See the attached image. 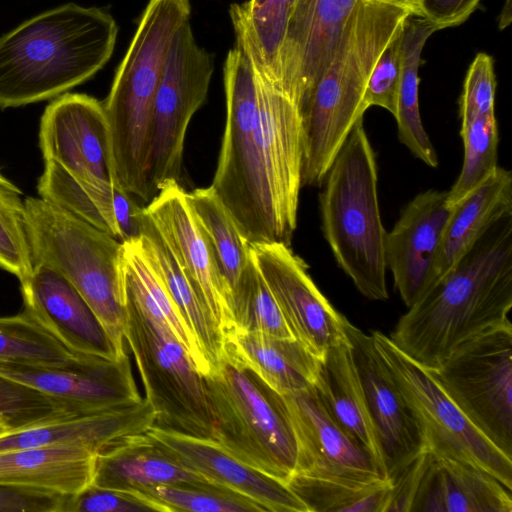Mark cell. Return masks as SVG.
I'll use <instances>...</instances> for the list:
<instances>
[{
  "label": "cell",
  "mask_w": 512,
  "mask_h": 512,
  "mask_svg": "<svg viewBox=\"0 0 512 512\" xmlns=\"http://www.w3.org/2000/svg\"><path fill=\"white\" fill-rule=\"evenodd\" d=\"M465 417L512 458V324L486 330L426 369Z\"/></svg>",
  "instance_id": "30bf717a"
},
{
  "label": "cell",
  "mask_w": 512,
  "mask_h": 512,
  "mask_svg": "<svg viewBox=\"0 0 512 512\" xmlns=\"http://www.w3.org/2000/svg\"><path fill=\"white\" fill-rule=\"evenodd\" d=\"M195 481L208 480L183 466L162 443L144 432L126 436L98 453L91 484L142 492L157 485Z\"/></svg>",
  "instance_id": "484cf974"
},
{
  "label": "cell",
  "mask_w": 512,
  "mask_h": 512,
  "mask_svg": "<svg viewBox=\"0 0 512 512\" xmlns=\"http://www.w3.org/2000/svg\"><path fill=\"white\" fill-rule=\"evenodd\" d=\"M22 191L0 171V267L19 280L33 270Z\"/></svg>",
  "instance_id": "ab89813d"
},
{
  "label": "cell",
  "mask_w": 512,
  "mask_h": 512,
  "mask_svg": "<svg viewBox=\"0 0 512 512\" xmlns=\"http://www.w3.org/2000/svg\"><path fill=\"white\" fill-rule=\"evenodd\" d=\"M188 197L232 292L251 259L250 244L211 186L196 188Z\"/></svg>",
  "instance_id": "836d02e7"
},
{
  "label": "cell",
  "mask_w": 512,
  "mask_h": 512,
  "mask_svg": "<svg viewBox=\"0 0 512 512\" xmlns=\"http://www.w3.org/2000/svg\"><path fill=\"white\" fill-rule=\"evenodd\" d=\"M138 240L178 316L214 369L224 355L223 333L202 305L170 246L144 210Z\"/></svg>",
  "instance_id": "f1b7e54d"
},
{
  "label": "cell",
  "mask_w": 512,
  "mask_h": 512,
  "mask_svg": "<svg viewBox=\"0 0 512 512\" xmlns=\"http://www.w3.org/2000/svg\"><path fill=\"white\" fill-rule=\"evenodd\" d=\"M512 212V173L497 167L452 206L434 267L435 284L498 219Z\"/></svg>",
  "instance_id": "f546056e"
},
{
  "label": "cell",
  "mask_w": 512,
  "mask_h": 512,
  "mask_svg": "<svg viewBox=\"0 0 512 512\" xmlns=\"http://www.w3.org/2000/svg\"><path fill=\"white\" fill-rule=\"evenodd\" d=\"M190 0H149L102 102L119 184L146 204L153 106L173 37L189 21Z\"/></svg>",
  "instance_id": "5b68a950"
},
{
  "label": "cell",
  "mask_w": 512,
  "mask_h": 512,
  "mask_svg": "<svg viewBox=\"0 0 512 512\" xmlns=\"http://www.w3.org/2000/svg\"><path fill=\"white\" fill-rule=\"evenodd\" d=\"M20 291L24 311L70 351L106 359L122 357L91 307L59 272L35 264L20 283Z\"/></svg>",
  "instance_id": "44dd1931"
},
{
  "label": "cell",
  "mask_w": 512,
  "mask_h": 512,
  "mask_svg": "<svg viewBox=\"0 0 512 512\" xmlns=\"http://www.w3.org/2000/svg\"><path fill=\"white\" fill-rule=\"evenodd\" d=\"M165 509L141 492L121 491L87 485L79 492L67 495L61 512H142Z\"/></svg>",
  "instance_id": "7bdbcfd3"
},
{
  "label": "cell",
  "mask_w": 512,
  "mask_h": 512,
  "mask_svg": "<svg viewBox=\"0 0 512 512\" xmlns=\"http://www.w3.org/2000/svg\"><path fill=\"white\" fill-rule=\"evenodd\" d=\"M390 3L408 10L411 14L421 16L422 0H376Z\"/></svg>",
  "instance_id": "7dc6e473"
},
{
  "label": "cell",
  "mask_w": 512,
  "mask_h": 512,
  "mask_svg": "<svg viewBox=\"0 0 512 512\" xmlns=\"http://www.w3.org/2000/svg\"><path fill=\"white\" fill-rule=\"evenodd\" d=\"M296 3L297 0H248L234 3L229 9L236 45L259 74L284 88L281 58Z\"/></svg>",
  "instance_id": "4dcf8cb0"
},
{
  "label": "cell",
  "mask_w": 512,
  "mask_h": 512,
  "mask_svg": "<svg viewBox=\"0 0 512 512\" xmlns=\"http://www.w3.org/2000/svg\"><path fill=\"white\" fill-rule=\"evenodd\" d=\"M25 208L32 264L64 276L96 314L118 355L126 354L122 242L40 197H26Z\"/></svg>",
  "instance_id": "52a82bcc"
},
{
  "label": "cell",
  "mask_w": 512,
  "mask_h": 512,
  "mask_svg": "<svg viewBox=\"0 0 512 512\" xmlns=\"http://www.w3.org/2000/svg\"><path fill=\"white\" fill-rule=\"evenodd\" d=\"M147 433L186 468L227 487L271 512H308L287 484L238 460L212 438H200L152 426Z\"/></svg>",
  "instance_id": "7402d4cb"
},
{
  "label": "cell",
  "mask_w": 512,
  "mask_h": 512,
  "mask_svg": "<svg viewBox=\"0 0 512 512\" xmlns=\"http://www.w3.org/2000/svg\"><path fill=\"white\" fill-rule=\"evenodd\" d=\"M76 354L65 347L24 310L0 317V362L59 366Z\"/></svg>",
  "instance_id": "8d00e7d4"
},
{
  "label": "cell",
  "mask_w": 512,
  "mask_h": 512,
  "mask_svg": "<svg viewBox=\"0 0 512 512\" xmlns=\"http://www.w3.org/2000/svg\"><path fill=\"white\" fill-rule=\"evenodd\" d=\"M405 22V21H404ZM404 23L397 29L376 61L368 78L362 99V108L379 106L394 117L401 76V41Z\"/></svg>",
  "instance_id": "b9f144b4"
},
{
  "label": "cell",
  "mask_w": 512,
  "mask_h": 512,
  "mask_svg": "<svg viewBox=\"0 0 512 512\" xmlns=\"http://www.w3.org/2000/svg\"><path fill=\"white\" fill-rule=\"evenodd\" d=\"M282 397L296 441L293 475L343 483L387 479L334 420L313 385Z\"/></svg>",
  "instance_id": "2e32d148"
},
{
  "label": "cell",
  "mask_w": 512,
  "mask_h": 512,
  "mask_svg": "<svg viewBox=\"0 0 512 512\" xmlns=\"http://www.w3.org/2000/svg\"><path fill=\"white\" fill-rule=\"evenodd\" d=\"M223 72L226 118L211 187L249 243L290 246L303 187L301 101L237 45Z\"/></svg>",
  "instance_id": "6da1fadb"
},
{
  "label": "cell",
  "mask_w": 512,
  "mask_h": 512,
  "mask_svg": "<svg viewBox=\"0 0 512 512\" xmlns=\"http://www.w3.org/2000/svg\"><path fill=\"white\" fill-rule=\"evenodd\" d=\"M358 0H297L281 58L283 84L301 104L327 68Z\"/></svg>",
  "instance_id": "603a6c76"
},
{
  "label": "cell",
  "mask_w": 512,
  "mask_h": 512,
  "mask_svg": "<svg viewBox=\"0 0 512 512\" xmlns=\"http://www.w3.org/2000/svg\"><path fill=\"white\" fill-rule=\"evenodd\" d=\"M249 244L251 257L295 339L318 359L330 347L348 341L346 317L321 293L308 265L290 246L279 242Z\"/></svg>",
  "instance_id": "5bb4252c"
},
{
  "label": "cell",
  "mask_w": 512,
  "mask_h": 512,
  "mask_svg": "<svg viewBox=\"0 0 512 512\" xmlns=\"http://www.w3.org/2000/svg\"><path fill=\"white\" fill-rule=\"evenodd\" d=\"M321 230L338 266L369 300H387L385 230L375 151L360 118L321 184Z\"/></svg>",
  "instance_id": "8992f818"
},
{
  "label": "cell",
  "mask_w": 512,
  "mask_h": 512,
  "mask_svg": "<svg viewBox=\"0 0 512 512\" xmlns=\"http://www.w3.org/2000/svg\"><path fill=\"white\" fill-rule=\"evenodd\" d=\"M496 78L492 58L478 53L464 81L459 101L461 122L476 116L495 114Z\"/></svg>",
  "instance_id": "ee69618b"
},
{
  "label": "cell",
  "mask_w": 512,
  "mask_h": 512,
  "mask_svg": "<svg viewBox=\"0 0 512 512\" xmlns=\"http://www.w3.org/2000/svg\"><path fill=\"white\" fill-rule=\"evenodd\" d=\"M388 372L422 430L426 449L475 466L512 490V458L457 408L430 373L379 331L370 334Z\"/></svg>",
  "instance_id": "8fae6325"
},
{
  "label": "cell",
  "mask_w": 512,
  "mask_h": 512,
  "mask_svg": "<svg viewBox=\"0 0 512 512\" xmlns=\"http://www.w3.org/2000/svg\"><path fill=\"white\" fill-rule=\"evenodd\" d=\"M39 147L44 162L54 161L83 181L120 185L103 104L90 95L66 92L46 106Z\"/></svg>",
  "instance_id": "9a60e30c"
},
{
  "label": "cell",
  "mask_w": 512,
  "mask_h": 512,
  "mask_svg": "<svg viewBox=\"0 0 512 512\" xmlns=\"http://www.w3.org/2000/svg\"><path fill=\"white\" fill-rule=\"evenodd\" d=\"M125 340L140 374L154 426L212 438L203 379L133 266L123 256Z\"/></svg>",
  "instance_id": "ba28073f"
},
{
  "label": "cell",
  "mask_w": 512,
  "mask_h": 512,
  "mask_svg": "<svg viewBox=\"0 0 512 512\" xmlns=\"http://www.w3.org/2000/svg\"><path fill=\"white\" fill-rule=\"evenodd\" d=\"M231 295L232 325L229 332L294 338L252 257Z\"/></svg>",
  "instance_id": "d590c367"
},
{
  "label": "cell",
  "mask_w": 512,
  "mask_h": 512,
  "mask_svg": "<svg viewBox=\"0 0 512 512\" xmlns=\"http://www.w3.org/2000/svg\"><path fill=\"white\" fill-rule=\"evenodd\" d=\"M437 29L426 18L409 14L401 41V76L395 119L398 139L411 153L429 167L438 166V157L420 117L419 76L421 53L427 39Z\"/></svg>",
  "instance_id": "1f68e13d"
},
{
  "label": "cell",
  "mask_w": 512,
  "mask_h": 512,
  "mask_svg": "<svg viewBox=\"0 0 512 512\" xmlns=\"http://www.w3.org/2000/svg\"><path fill=\"white\" fill-rule=\"evenodd\" d=\"M247 367L281 395L312 386L319 360L295 338L254 332L224 334V355Z\"/></svg>",
  "instance_id": "4316f807"
},
{
  "label": "cell",
  "mask_w": 512,
  "mask_h": 512,
  "mask_svg": "<svg viewBox=\"0 0 512 512\" xmlns=\"http://www.w3.org/2000/svg\"><path fill=\"white\" fill-rule=\"evenodd\" d=\"M74 414L86 413L0 375V422L9 431L29 428Z\"/></svg>",
  "instance_id": "60d3db41"
},
{
  "label": "cell",
  "mask_w": 512,
  "mask_h": 512,
  "mask_svg": "<svg viewBox=\"0 0 512 512\" xmlns=\"http://www.w3.org/2000/svg\"><path fill=\"white\" fill-rule=\"evenodd\" d=\"M452 206L447 191L417 194L386 233V266L409 308L433 285L434 267Z\"/></svg>",
  "instance_id": "ffe728a7"
},
{
  "label": "cell",
  "mask_w": 512,
  "mask_h": 512,
  "mask_svg": "<svg viewBox=\"0 0 512 512\" xmlns=\"http://www.w3.org/2000/svg\"><path fill=\"white\" fill-rule=\"evenodd\" d=\"M344 327L382 447L386 475L394 482L426 449L423 433L371 335L348 320Z\"/></svg>",
  "instance_id": "d6986e66"
},
{
  "label": "cell",
  "mask_w": 512,
  "mask_h": 512,
  "mask_svg": "<svg viewBox=\"0 0 512 512\" xmlns=\"http://www.w3.org/2000/svg\"><path fill=\"white\" fill-rule=\"evenodd\" d=\"M143 210L170 246L199 300L224 336L232 325L231 289L219 269L188 192L180 183L168 181Z\"/></svg>",
  "instance_id": "e0dca14e"
},
{
  "label": "cell",
  "mask_w": 512,
  "mask_h": 512,
  "mask_svg": "<svg viewBox=\"0 0 512 512\" xmlns=\"http://www.w3.org/2000/svg\"><path fill=\"white\" fill-rule=\"evenodd\" d=\"M121 188V185L83 181L54 161L44 162V169L37 183L40 198L110 234L120 242L115 207Z\"/></svg>",
  "instance_id": "d6a6232c"
},
{
  "label": "cell",
  "mask_w": 512,
  "mask_h": 512,
  "mask_svg": "<svg viewBox=\"0 0 512 512\" xmlns=\"http://www.w3.org/2000/svg\"><path fill=\"white\" fill-rule=\"evenodd\" d=\"M464 158L459 176L447 191L453 206L479 186L498 167L499 132L495 114L476 116L461 122Z\"/></svg>",
  "instance_id": "74e56055"
},
{
  "label": "cell",
  "mask_w": 512,
  "mask_h": 512,
  "mask_svg": "<svg viewBox=\"0 0 512 512\" xmlns=\"http://www.w3.org/2000/svg\"><path fill=\"white\" fill-rule=\"evenodd\" d=\"M213 74L211 55L200 47L189 21L175 33L156 91L148 168L151 198L168 181L181 184L189 123L204 103Z\"/></svg>",
  "instance_id": "7c38bea8"
},
{
  "label": "cell",
  "mask_w": 512,
  "mask_h": 512,
  "mask_svg": "<svg viewBox=\"0 0 512 512\" xmlns=\"http://www.w3.org/2000/svg\"><path fill=\"white\" fill-rule=\"evenodd\" d=\"M313 387L334 420L371 455L387 478L382 447L349 341L330 347L320 358Z\"/></svg>",
  "instance_id": "d4e9b609"
},
{
  "label": "cell",
  "mask_w": 512,
  "mask_h": 512,
  "mask_svg": "<svg viewBox=\"0 0 512 512\" xmlns=\"http://www.w3.org/2000/svg\"><path fill=\"white\" fill-rule=\"evenodd\" d=\"M152 405L141 401L121 408L74 414L0 435V453L59 444L85 445L97 453L126 436L147 432L155 424Z\"/></svg>",
  "instance_id": "cb8c5ba5"
},
{
  "label": "cell",
  "mask_w": 512,
  "mask_h": 512,
  "mask_svg": "<svg viewBox=\"0 0 512 512\" xmlns=\"http://www.w3.org/2000/svg\"><path fill=\"white\" fill-rule=\"evenodd\" d=\"M118 26L99 7L68 2L0 36V109L54 99L92 78L112 56Z\"/></svg>",
  "instance_id": "3957f363"
},
{
  "label": "cell",
  "mask_w": 512,
  "mask_h": 512,
  "mask_svg": "<svg viewBox=\"0 0 512 512\" xmlns=\"http://www.w3.org/2000/svg\"><path fill=\"white\" fill-rule=\"evenodd\" d=\"M308 512H386L393 481L343 483L292 475L286 483Z\"/></svg>",
  "instance_id": "e575fe53"
},
{
  "label": "cell",
  "mask_w": 512,
  "mask_h": 512,
  "mask_svg": "<svg viewBox=\"0 0 512 512\" xmlns=\"http://www.w3.org/2000/svg\"><path fill=\"white\" fill-rule=\"evenodd\" d=\"M6 432H9V429L2 422H0V435Z\"/></svg>",
  "instance_id": "c3c4849f"
},
{
  "label": "cell",
  "mask_w": 512,
  "mask_h": 512,
  "mask_svg": "<svg viewBox=\"0 0 512 512\" xmlns=\"http://www.w3.org/2000/svg\"><path fill=\"white\" fill-rule=\"evenodd\" d=\"M0 375L82 413L126 407L143 399L127 354L117 359L79 355L59 366L0 362Z\"/></svg>",
  "instance_id": "ac0fdd59"
},
{
  "label": "cell",
  "mask_w": 512,
  "mask_h": 512,
  "mask_svg": "<svg viewBox=\"0 0 512 512\" xmlns=\"http://www.w3.org/2000/svg\"><path fill=\"white\" fill-rule=\"evenodd\" d=\"M480 0H422L421 16L437 30L460 25L477 8Z\"/></svg>",
  "instance_id": "bcb514c9"
},
{
  "label": "cell",
  "mask_w": 512,
  "mask_h": 512,
  "mask_svg": "<svg viewBox=\"0 0 512 512\" xmlns=\"http://www.w3.org/2000/svg\"><path fill=\"white\" fill-rule=\"evenodd\" d=\"M202 379L212 439L238 460L286 484L295 469L296 441L282 395L228 356Z\"/></svg>",
  "instance_id": "9c48e42d"
},
{
  "label": "cell",
  "mask_w": 512,
  "mask_h": 512,
  "mask_svg": "<svg viewBox=\"0 0 512 512\" xmlns=\"http://www.w3.org/2000/svg\"><path fill=\"white\" fill-rule=\"evenodd\" d=\"M66 496L49 490L0 484V512H61Z\"/></svg>",
  "instance_id": "f6af8a7d"
},
{
  "label": "cell",
  "mask_w": 512,
  "mask_h": 512,
  "mask_svg": "<svg viewBox=\"0 0 512 512\" xmlns=\"http://www.w3.org/2000/svg\"><path fill=\"white\" fill-rule=\"evenodd\" d=\"M98 453L80 444H59L0 453V484L71 495L91 484Z\"/></svg>",
  "instance_id": "83f0119b"
},
{
  "label": "cell",
  "mask_w": 512,
  "mask_h": 512,
  "mask_svg": "<svg viewBox=\"0 0 512 512\" xmlns=\"http://www.w3.org/2000/svg\"><path fill=\"white\" fill-rule=\"evenodd\" d=\"M166 512H262L254 500L209 481L178 482L153 486L142 491Z\"/></svg>",
  "instance_id": "f35d334b"
},
{
  "label": "cell",
  "mask_w": 512,
  "mask_h": 512,
  "mask_svg": "<svg viewBox=\"0 0 512 512\" xmlns=\"http://www.w3.org/2000/svg\"><path fill=\"white\" fill-rule=\"evenodd\" d=\"M409 14L376 0L354 5L327 68L301 104L302 186H321L355 123L363 118V94L376 61Z\"/></svg>",
  "instance_id": "277c9868"
},
{
  "label": "cell",
  "mask_w": 512,
  "mask_h": 512,
  "mask_svg": "<svg viewBox=\"0 0 512 512\" xmlns=\"http://www.w3.org/2000/svg\"><path fill=\"white\" fill-rule=\"evenodd\" d=\"M512 212L494 222L403 314L390 340L425 369L459 345L510 322Z\"/></svg>",
  "instance_id": "7a4b0ae2"
},
{
  "label": "cell",
  "mask_w": 512,
  "mask_h": 512,
  "mask_svg": "<svg viewBox=\"0 0 512 512\" xmlns=\"http://www.w3.org/2000/svg\"><path fill=\"white\" fill-rule=\"evenodd\" d=\"M390 511L512 512V492L475 466L425 449L393 482Z\"/></svg>",
  "instance_id": "4fadbf2b"
}]
</instances>
